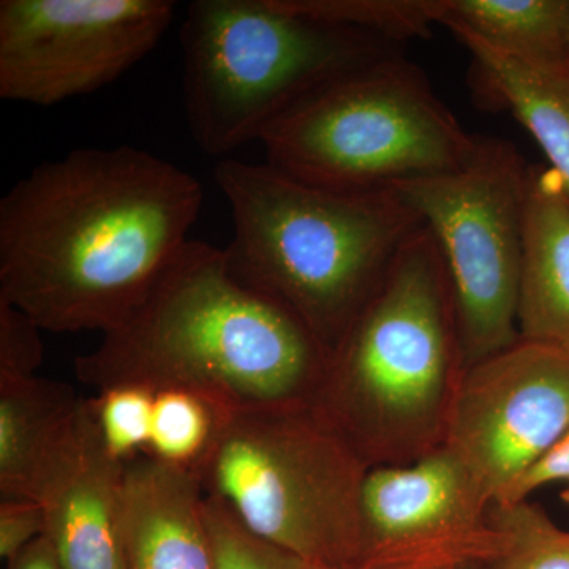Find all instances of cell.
I'll list each match as a JSON object with an SVG mask.
<instances>
[{
  "label": "cell",
  "mask_w": 569,
  "mask_h": 569,
  "mask_svg": "<svg viewBox=\"0 0 569 569\" xmlns=\"http://www.w3.org/2000/svg\"><path fill=\"white\" fill-rule=\"evenodd\" d=\"M84 399L48 378H0V493L47 496L80 447Z\"/></svg>",
  "instance_id": "obj_14"
},
{
  "label": "cell",
  "mask_w": 569,
  "mask_h": 569,
  "mask_svg": "<svg viewBox=\"0 0 569 569\" xmlns=\"http://www.w3.org/2000/svg\"><path fill=\"white\" fill-rule=\"evenodd\" d=\"M518 325L520 339L569 355V193L552 168H530Z\"/></svg>",
  "instance_id": "obj_16"
},
{
  "label": "cell",
  "mask_w": 569,
  "mask_h": 569,
  "mask_svg": "<svg viewBox=\"0 0 569 569\" xmlns=\"http://www.w3.org/2000/svg\"><path fill=\"white\" fill-rule=\"evenodd\" d=\"M530 164L481 137L459 170L397 186L436 239L451 287L463 372L515 346Z\"/></svg>",
  "instance_id": "obj_8"
},
{
  "label": "cell",
  "mask_w": 569,
  "mask_h": 569,
  "mask_svg": "<svg viewBox=\"0 0 569 569\" xmlns=\"http://www.w3.org/2000/svg\"><path fill=\"white\" fill-rule=\"evenodd\" d=\"M41 503L63 568L127 569L126 466L104 451L86 403L80 447Z\"/></svg>",
  "instance_id": "obj_13"
},
{
  "label": "cell",
  "mask_w": 569,
  "mask_h": 569,
  "mask_svg": "<svg viewBox=\"0 0 569 569\" xmlns=\"http://www.w3.org/2000/svg\"><path fill=\"white\" fill-rule=\"evenodd\" d=\"M110 458L151 460L198 478L234 411L213 397L160 381H121L84 399Z\"/></svg>",
  "instance_id": "obj_12"
},
{
  "label": "cell",
  "mask_w": 569,
  "mask_h": 569,
  "mask_svg": "<svg viewBox=\"0 0 569 569\" xmlns=\"http://www.w3.org/2000/svg\"><path fill=\"white\" fill-rule=\"evenodd\" d=\"M553 482L569 485V429L541 458L535 460L519 478H516L493 505L511 507L522 503L530 500L531 493Z\"/></svg>",
  "instance_id": "obj_24"
},
{
  "label": "cell",
  "mask_w": 569,
  "mask_h": 569,
  "mask_svg": "<svg viewBox=\"0 0 569 569\" xmlns=\"http://www.w3.org/2000/svg\"><path fill=\"white\" fill-rule=\"evenodd\" d=\"M560 498H561V501H563V503L568 505V507H569V485H567V488L561 490Z\"/></svg>",
  "instance_id": "obj_28"
},
{
  "label": "cell",
  "mask_w": 569,
  "mask_h": 569,
  "mask_svg": "<svg viewBox=\"0 0 569 569\" xmlns=\"http://www.w3.org/2000/svg\"><path fill=\"white\" fill-rule=\"evenodd\" d=\"M328 359L290 310L231 274L223 249L190 239L132 316L74 359V370L96 391L160 381L241 413L312 402Z\"/></svg>",
  "instance_id": "obj_2"
},
{
  "label": "cell",
  "mask_w": 569,
  "mask_h": 569,
  "mask_svg": "<svg viewBox=\"0 0 569 569\" xmlns=\"http://www.w3.org/2000/svg\"><path fill=\"white\" fill-rule=\"evenodd\" d=\"M201 183L133 148L74 149L0 200V299L50 332H110L189 242Z\"/></svg>",
  "instance_id": "obj_1"
},
{
  "label": "cell",
  "mask_w": 569,
  "mask_h": 569,
  "mask_svg": "<svg viewBox=\"0 0 569 569\" xmlns=\"http://www.w3.org/2000/svg\"><path fill=\"white\" fill-rule=\"evenodd\" d=\"M187 123L201 151L227 156L326 82L399 44L299 13L284 0H194L181 28Z\"/></svg>",
  "instance_id": "obj_5"
},
{
  "label": "cell",
  "mask_w": 569,
  "mask_h": 569,
  "mask_svg": "<svg viewBox=\"0 0 569 569\" xmlns=\"http://www.w3.org/2000/svg\"><path fill=\"white\" fill-rule=\"evenodd\" d=\"M462 376L447 268L425 224L329 353L310 403L367 467L407 466L443 445Z\"/></svg>",
  "instance_id": "obj_4"
},
{
  "label": "cell",
  "mask_w": 569,
  "mask_h": 569,
  "mask_svg": "<svg viewBox=\"0 0 569 569\" xmlns=\"http://www.w3.org/2000/svg\"><path fill=\"white\" fill-rule=\"evenodd\" d=\"M216 181L233 217L231 274L290 310L329 353L425 227L395 190L335 192L268 162L220 160Z\"/></svg>",
  "instance_id": "obj_3"
},
{
  "label": "cell",
  "mask_w": 569,
  "mask_h": 569,
  "mask_svg": "<svg viewBox=\"0 0 569 569\" xmlns=\"http://www.w3.org/2000/svg\"><path fill=\"white\" fill-rule=\"evenodd\" d=\"M126 556L127 569H216L197 477L146 459L127 463Z\"/></svg>",
  "instance_id": "obj_15"
},
{
  "label": "cell",
  "mask_w": 569,
  "mask_h": 569,
  "mask_svg": "<svg viewBox=\"0 0 569 569\" xmlns=\"http://www.w3.org/2000/svg\"><path fill=\"white\" fill-rule=\"evenodd\" d=\"M489 520L508 539L500 569H569V531L530 500L511 507L492 505Z\"/></svg>",
  "instance_id": "obj_20"
},
{
  "label": "cell",
  "mask_w": 569,
  "mask_h": 569,
  "mask_svg": "<svg viewBox=\"0 0 569 569\" xmlns=\"http://www.w3.org/2000/svg\"><path fill=\"white\" fill-rule=\"evenodd\" d=\"M268 163L342 193H378L459 170L477 152L468 133L400 50L326 82L261 138Z\"/></svg>",
  "instance_id": "obj_6"
},
{
  "label": "cell",
  "mask_w": 569,
  "mask_h": 569,
  "mask_svg": "<svg viewBox=\"0 0 569 569\" xmlns=\"http://www.w3.org/2000/svg\"><path fill=\"white\" fill-rule=\"evenodd\" d=\"M41 331L28 313L0 299V378L36 376L43 361Z\"/></svg>",
  "instance_id": "obj_22"
},
{
  "label": "cell",
  "mask_w": 569,
  "mask_h": 569,
  "mask_svg": "<svg viewBox=\"0 0 569 569\" xmlns=\"http://www.w3.org/2000/svg\"><path fill=\"white\" fill-rule=\"evenodd\" d=\"M326 569H397L395 567H389V565L378 563V561L365 560L359 561V563L347 565V567H336V568H326Z\"/></svg>",
  "instance_id": "obj_26"
},
{
  "label": "cell",
  "mask_w": 569,
  "mask_h": 569,
  "mask_svg": "<svg viewBox=\"0 0 569 569\" xmlns=\"http://www.w3.org/2000/svg\"><path fill=\"white\" fill-rule=\"evenodd\" d=\"M367 471L312 403H296L234 413L198 481L253 537L326 569L365 557Z\"/></svg>",
  "instance_id": "obj_7"
},
{
  "label": "cell",
  "mask_w": 569,
  "mask_h": 569,
  "mask_svg": "<svg viewBox=\"0 0 569 569\" xmlns=\"http://www.w3.org/2000/svg\"><path fill=\"white\" fill-rule=\"evenodd\" d=\"M448 569H500V560L498 561H477V563L459 565V567Z\"/></svg>",
  "instance_id": "obj_27"
},
{
  "label": "cell",
  "mask_w": 569,
  "mask_h": 569,
  "mask_svg": "<svg viewBox=\"0 0 569 569\" xmlns=\"http://www.w3.org/2000/svg\"><path fill=\"white\" fill-rule=\"evenodd\" d=\"M568 44H569V11H568Z\"/></svg>",
  "instance_id": "obj_29"
},
{
  "label": "cell",
  "mask_w": 569,
  "mask_h": 569,
  "mask_svg": "<svg viewBox=\"0 0 569 569\" xmlns=\"http://www.w3.org/2000/svg\"><path fill=\"white\" fill-rule=\"evenodd\" d=\"M170 0H2L0 99L52 107L100 91L153 50Z\"/></svg>",
  "instance_id": "obj_9"
},
{
  "label": "cell",
  "mask_w": 569,
  "mask_h": 569,
  "mask_svg": "<svg viewBox=\"0 0 569 569\" xmlns=\"http://www.w3.org/2000/svg\"><path fill=\"white\" fill-rule=\"evenodd\" d=\"M216 569H309L291 553L249 533L227 508L206 497Z\"/></svg>",
  "instance_id": "obj_21"
},
{
  "label": "cell",
  "mask_w": 569,
  "mask_h": 569,
  "mask_svg": "<svg viewBox=\"0 0 569 569\" xmlns=\"http://www.w3.org/2000/svg\"><path fill=\"white\" fill-rule=\"evenodd\" d=\"M569 429V355L519 339L463 372L443 445L496 503Z\"/></svg>",
  "instance_id": "obj_10"
},
{
  "label": "cell",
  "mask_w": 569,
  "mask_h": 569,
  "mask_svg": "<svg viewBox=\"0 0 569 569\" xmlns=\"http://www.w3.org/2000/svg\"><path fill=\"white\" fill-rule=\"evenodd\" d=\"M7 565V569H66L47 535L36 539Z\"/></svg>",
  "instance_id": "obj_25"
},
{
  "label": "cell",
  "mask_w": 569,
  "mask_h": 569,
  "mask_svg": "<svg viewBox=\"0 0 569 569\" xmlns=\"http://www.w3.org/2000/svg\"><path fill=\"white\" fill-rule=\"evenodd\" d=\"M569 0H438L437 24L523 58L569 56Z\"/></svg>",
  "instance_id": "obj_18"
},
{
  "label": "cell",
  "mask_w": 569,
  "mask_h": 569,
  "mask_svg": "<svg viewBox=\"0 0 569 569\" xmlns=\"http://www.w3.org/2000/svg\"><path fill=\"white\" fill-rule=\"evenodd\" d=\"M490 507L477 479L445 445L407 466L369 468L361 492L362 560L395 553L437 569L501 560L508 539L490 523Z\"/></svg>",
  "instance_id": "obj_11"
},
{
  "label": "cell",
  "mask_w": 569,
  "mask_h": 569,
  "mask_svg": "<svg viewBox=\"0 0 569 569\" xmlns=\"http://www.w3.org/2000/svg\"><path fill=\"white\" fill-rule=\"evenodd\" d=\"M47 533L43 503L31 498L0 500V557L13 559L22 549Z\"/></svg>",
  "instance_id": "obj_23"
},
{
  "label": "cell",
  "mask_w": 569,
  "mask_h": 569,
  "mask_svg": "<svg viewBox=\"0 0 569 569\" xmlns=\"http://www.w3.org/2000/svg\"><path fill=\"white\" fill-rule=\"evenodd\" d=\"M477 63L478 91L537 140L569 193V56L523 58L452 29Z\"/></svg>",
  "instance_id": "obj_17"
},
{
  "label": "cell",
  "mask_w": 569,
  "mask_h": 569,
  "mask_svg": "<svg viewBox=\"0 0 569 569\" xmlns=\"http://www.w3.org/2000/svg\"><path fill=\"white\" fill-rule=\"evenodd\" d=\"M284 3L307 17L373 33L397 44L426 39L438 17V0H284Z\"/></svg>",
  "instance_id": "obj_19"
}]
</instances>
